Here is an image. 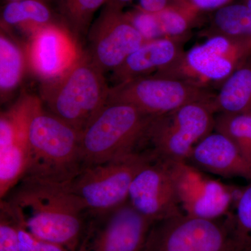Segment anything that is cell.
Returning a JSON list of instances; mask_svg holds the SVG:
<instances>
[{"label": "cell", "mask_w": 251, "mask_h": 251, "mask_svg": "<svg viewBox=\"0 0 251 251\" xmlns=\"http://www.w3.org/2000/svg\"><path fill=\"white\" fill-rule=\"evenodd\" d=\"M1 200L30 233L78 251L91 214L85 202L65 184L24 177Z\"/></svg>", "instance_id": "6da1fadb"}, {"label": "cell", "mask_w": 251, "mask_h": 251, "mask_svg": "<svg viewBox=\"0 0 251 251\" xmlns=\"http://www.w3.org/2000/svg\"><path fill=\"white\" fill-rule=\"evenodd\" d=\"M81 134L46 110L40 99L29 124V159L24 177L58 184L71 181L83 168Z\"/></svg>", "instance_id": "7a4b0ae2"}, {"label": "cell", "mask_w": 251, "mask_h": 251, "mask_svg": "<svg viewBox=\"0 0 251 251\" xmlns=\"http://www.w3.org/2000/svg\"><path fill=\"white\" fill-rule=\"evenodd\" d=\"M109 90L104 73L82 52L62 75L42 82L41 100L46 110L82 133L106 103Z\"/></svg>", "instance_id": "3957f363"}, {"label": "cell", "mask_w": 251, "mask_h": 251, "mask_svg": "<svg viewBox=\"0 0 251 251\" xmlns=\"http://www.w3.org/2000/svg\"><path fill=\"white\" fill-rule=\"evenodd\" d=\"M153 117L127 104L105 103L81 134L83 168L140 152Z\"/></svg>", "instance_id": "277c9868"}, {"label": "cell", "mask_w": 251, "mask_h": 251, "mask_svg": "<svg viewBox=\"0 0 251 251\" xmlns=\"http://www.w3.org/2000/svg\"><path fill=\"white\" fill-rule=\"evenodd\" d=\"M216 113L213 100L193 102L153 117L145 133L142 151L151 159L187 161L195 146L214 131Z\"/></svg>", "instance_id": "5b68a950"}, {"label": "cell", "mask_w": 251, "mask_h": 251, "mask_svg": "<svg viewBox=\"0 0 251 251\" xmlns=\"http://www.w3.org/2000/svg\"><path fill=\"white\" fill-rule=\"evenodd\" d=\"M251 55V37L210 34L202 44L184 52L178 60L155 75L207 87L226 80Z\"/></svg>", "instance_id": "8992f818"}, {"label": "cell", "mask_w": 251, "mask_h": 251, "mask_svg": "<svg viewBox=\"0 0 251 251\" xmlns=\"http://www.w3.org/2000/svg\"><path fill=\"white\" fill-rule=\"evenodd\" d=\"M151 159L146 152L87 166L64 184L80 198L91 215L104 214L125 204L135 175Z\"/></svg>", "instance_id": "52a82bcc"}, {"label": "cell", "mask_w": 251, "mask_h": 251, "mask_svg": "<svg viewBox=\"0 0 251 251\" xmlns=\"http://www.w3.org/2000/svg\"><path fill=\"white\" fill-rule=\"evenodd\" d=\"M215 97L208 87L152 75L110 87L106 103L127 104L156 117L193 102L213 101Z\"/></svg>", "instance_id": "ba28073f"}, {"label": "cell", "mask_w": 251, "mask_h": 251, "mask_svg": "<svg viewBox=\"0 0 251 251\" xmlns=\"http://www.w3.org/2000/svg\"><path fill=\"white\" fill-rule=\"evenodd\" d=\"M143 251H237L226 221L181 214L153 223Z\"/></svg>", "instance_id": "9c48e42d"}, {"label": "cell", "mask_w": 251, "mask_h": 251, "mask_svg": "<svg viewBox=\"0 0 251 251\" xmlns=\"http://www.w3.org/2000/svg\"><path fill=\"white\" fill-rule=\"evenodd\" d=\"M40 99L24 95L0 116V198L24 177L29 159V124Z\"/></svg>", "instance_id": "30bf717a"}, {"label": "cell", "mask_w": 251, "mask_h": 251, "mask_svg": "<svg viewBox=\"0 0 251 251\" xmlns=\"http://www.w3.org/2000/svg\"><path fill=\"white\" fill-rule=\"evenodd\" d=\"M153 224L127 201L108 212L91 215L78 251H143Z\"/></svg>", "instance_id": "8fae6325"}, {"label": "cell", "mask_w": 251, "mask_h": 251, "mask_svg": "<svg viewBox=\"0 0 251 251\" xmlns=\"http://www.w3.org/2000/svg\"><path fill=\"white\" fill-rule=\"evenodd\" d=\"M87 54L104 74L113 72L146 41L123 10L104 5L88 31Z\"/></svg>", "instance_id": "7c38bea8"}, {"label": "cell", "mask_w": 251, "mask_h": 251, "mask_svg": "<svg viewBox=\"0 0 251 251\" xmlns=\"http://www.w3.org/2000/svg\"><path fill=\"white\" fill-rule=\"evenodd\" d=\"M128 201L135 210L153 223L184 214L171 162L151 158L135 175Z\"/></svg>", "instance_id": "4fadbf2b"}, {"label": "cell", "mask_w": 251, "mask_h": 251, "mask_svg": "<svg viewBox=\"0 0 251 251\" xmlns=\"http://www.w3.org/2000/svg\"><path fill=\"white\" fill-rule=\"evenodd\" d=\"M30 37L26 60L31 72L42 82L62 75L82 53L75 36L65 25H48L33 31Z\"/></svg>", "instance_id": "5bb4252c"}, {"label": "cell", "mask_w": 251, "mask_h": 251, "mask_svg": "<svg viewBox=\"0 0 251 251\" xmlns=\"http://www.w3.org/2000/svg\"><path fill=\"white\" fill-rule=\"evenodd\" d=\"M186 162L202 172L251 181V163L228 137L216 130L195 146Z\"/></svg>", "instance_id": "9a60e30c"}, {"label": "cell", "mask_w": 251, "mask_h": 251, "mask_svg": "<svg viewBox=\"0 0 251 251\" xmlns=\"http://www.w3.org/2000/svg\"><path fill=\"white\" fill-rule=\"evenodd\" d=\"M183 38H161L144 43L112 72L114 84L149 76L169 67L184 52L180 41Z\"/></svg>", "instance_id": "2e32d148"}, {"label": "cell", "mask_w": 251, "mask_h": 251, "mask_svg": "<svg viewBox=\"0 0 251 251\" xmlns=\"http://www.w3.org/2000/svg\"><path fill=\"white\" fill-rule=\"evenodd\" d=\"M242 190L219 180L207 178L197 197L184 209L186 215L199 219L219 221L229 215Z\"/></svg>", "instance_id": "e0dca14e"}, {"label": "cell", "mask_w": 251, "mask_h": 251, "mask_svg": "<svg viewBox=\"0 0 251 251\" xmlns=\"http://www.w3.org/2000/svg\"><path fill=\"white\" fill-rule=\"evenodd\" d=\"M214 103L216 112L219 113L251 111V64H244L224 81Z\"/></svg>", "instance_id": "ac0fdd59"}, {"label": "cell", "mask_w": 251, "mask_h": 251, "mask_svg": "<svg viewBox=\"0 0 251 251\" xmlns=\"http://www.w3.org/2000/svg\"><path fill=\"white\" fill-rule=\"evenodd\" d=\"M55 23L53 13L44 0L9 2L1 13V23L7 26H19L31 34L39 28Z\"/></svg>", "instance_id": "d6986e66"}, {"label": "cell", "mask_w": 251, "mask_h": 251, "mask_svg": "<svg viewBox=\"0 0 251 251\" xmlns=\"http://www.w3.org/2000/svg\"><path fill=\"white\" fill-rule=\"evenodd\" d=\"M25 55L12 39L1 33L0 36V91L1 100L9 97L22 80Z\"/></svg>", "instance_id": "ffe728a7"}, {"label": "cell", "mask_w": 251, "mask_h": 251, "mask_svg": "<svg viewBox=\"0 0 251 251\" xmlns=\"http://www.w3.org/2000/svg\"><path fill=\"white\" fill-rule=\"evenodd\" d=\"M210 32L251 37V9L244 3H230L216 10L211 16Z\"/></svg>", "instance_id": "44dd1931"}, {"label": "cell", "mask_w": 251, "mask_h": 251, "mask_svg": "<svg viewBox=\"0 0 251 251\" xmlns=\"http://www.w3.org/2000/svg\"><path fill=\"white\" fill-rule=\"evenodd\" d=\"M235 210L225 219L237 251H251V181L243 188L236 201Z\"/></svg>", "instance_id": "7402d4cb"}, {"label": "cell", "mask_w": 251, "mask_h": 251, "mask_svg": "<svg viewBox=\"0 0 251 251\" xmlns=\"http://www.w3.org/2000/svg\"><path fill=\"white\" fill-rule=\"evenodd\" d=\"M214 130L228 137L251 164V111L219 113Z\"/></svg>", "instance_id": "603a6c76"}, {"label": "cell", "mask_w": 251, "mask_h": 251, "mask_svg": "<svg viewBox=\"0 0 251 251\" xmlns=\"http://www.w3.org/2000/svg\"><path fill=\"white\" fill-rule=\"evenodd\" d=\"M64 25L75 36L89 31L94 14L107 0H57Z\"/></svg>", "instance_id": "cb8c5ba5"}, {"label": "cell", "mask_w": 251, "mask_h": 251, "mask_svg": "<svg viewBox=\"0 0 251 251\" xmlns=\"http://www.w3.org/2000/svg\"><path fill=\"white\" fill-rule=\"evenodd\" d=\"M163 38L184 37L200 14L181 5H173L156 13Z\"/></svg>", "instance_id": "d4e9b609"}, {"label": "cell", "mask_w": 251, "mask_h": 251, "mask_svg": "<svg viewBox=\"0 0 251 251\" xmlns=\"http://www.w3.org/2000/svg\"><path fill=\"white\" fill-rule=\"evenodd\" d=\"M0 251H20L18 221L3 200L0 202Z\"/></svg>", "instance_id": "484cf974"}, {"label": "cell", "mask_w": 251, "mask_h": 251, "mask_svg": "<svg viewBox=\"0 0 251 251\" xmlns=\"http://www.w3.org/2000/svg\"><path fill=\"white\" fill-rule=\"evenodd\" d=\"M126 14L145 41L163 38L156 13L147 12L138 7Z\"/></svg>", "instance_id": "4316f807"}, {"label": "cell", "mask_w": 251, "mask_h": 251, "mask_svg": "<svg viewBox=\"0 0 251 251\" xmlns=\"http://www.w3.org/2000/svg\"><path fill=\"white\" fill-rule=\"evenodd\" d=\"M18 233H19L20 251H71L67 248L59 244L36 237L25 228L19 221H18Z\"/></svg>", "instance_id": "83f0119b"}, {"label": "cell", "mask_w": 251, "mask_h": 251, "mask_svg": "<svg viewBox=\"0 0 251 251\" xmlns=\"http://www.w3.org/2000/svg\"><path fill=\"white\" fill-rule=\"evenodd\" d=\"M233 0H177L176 4L185 6L197 14L214 11L230 4ZM176 5V4H175Z\"/></svg>", "instance_id": "f1b7e54d"}, {"label": "cell", "mask_w": 251, "mask_h": 251, "mask_svg": "<svg viewBox=\"0 0 251 251\" xmlns=\"http://www.w3.org/2000/svg\"><path fill=\"white\" fill-rule=\"evenodd\" d=\"M176 2L177 0H139V8L147 12L158 13Z\"/></svg>", "instance_id": "f546056e"}, {"label": "cell", "mask_w": 251, "mask_h": 251, "mask_svg": "<svg viewBox=\"0 0 251 251\" xmlns=\"http://www.w3.org/2000/svg\"><path fill=\"white\" fill-rule=\"evenodd\" d=\"M133 0H107L105 4L110 5L112 7L117 8V9L123 10L126 5L128 4Z\"/></svg>", "instance_id": "4dcf8cb0"}, {"label": "cell", "mask_w": 251, "mask_h": 251, "mask_svg": "<svg viewBox=\"0 0 251 251\" xmlns=\"http://www.w3.org/2000/svg\"><path fill=\"white\" fill-rule=\"evenodd\" d=\"M244 4L247 5L249 9H251V0H244Z\"/></svg>", "instance_id": "1f68e13d"}, {"label": "cell", "mask_w": 251, "mask_h": 251, "mask_svg": "<svg viewBox=\"0 0 251 251\" xmlns=\"http://www.w3.org/2000/svg\"><path fill=\"white\" fill-rule=\"evenodd\" d=\"M9 2H14V1H21V0H7Z\"/></svg>", "instance_id": "d6a6232c"}]
</instances>
